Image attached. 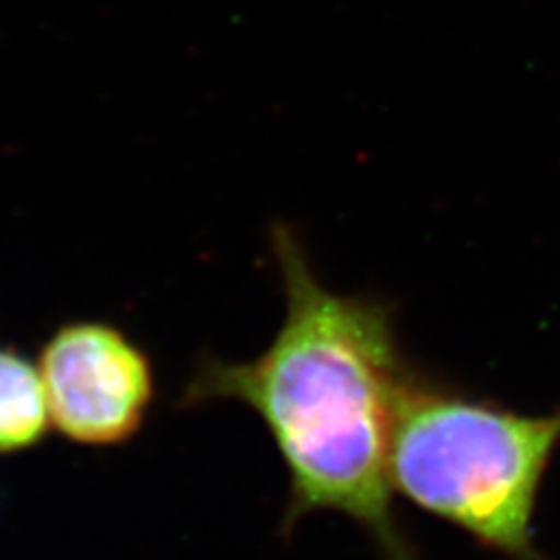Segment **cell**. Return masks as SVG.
<instances>
[{
  "label": "cell",
  "instance_id": "cell-1",
  "mask_svg": "<svg viewBox=\"0 0 560 560\" xmlns=\"http://www.w3.org/2000/svg\"><path fill=\"white\" fill-rule=\"evenodd\" d=\"M271 245L283 325L255 360L203 358L183 405L238 401L259 416L290 477L285 535L335 512L370 535L381 560H420L388 475L399 399L416 374L401 358L393 306L327 290L285 224L273 226Z\"/></svg>",
  "mask_w": 560,
  "mask_h": 560
},
{
  "label": "cell",
  "instance_id": "cell-2",
  "mask_svg": "<svg viewBox=\"0 0 560 560\" xmlns=\"http://www.w3.org/2000/svg\"><path fill=\"white\" fill-rule=\"evenodd\" d=\"M558 446L560 409L521 413L413 374L395 418L390 486L506 560H549L533 523Z\"/></svg>",
  "mask_w": 560,
  "mask_h": 560
},
{
  "label": "cell",
  "instance_id": "cell-3",
  "mask_svg": "<svg viewBox=\"0 0 560 560\" xmlns=\"http://www.w3.org/2000/svg\"><path fill=\"white\" fill-rule=\"evenodd\" d=\"M38 370L51 425L86 446L131 440L154 397L148 355L103 323L61 327L43 348Z\"/></svg>",
  "mask_w": 560,
  "mask_h": 560
},
{
  "label": "cell",
  "instance_id": "cell-4",
  "mask_svg": "<svg viewBox=\"0 0 560 560\" xmlns=\"http://www.w3.org/2000/svg\"><path fill=\"white\" fill-rule=\"evenodd\" d=\"M49 423L40 370L26 358L0 348V453L38 444Z\"/></svg>",
  "mask_w": 560,
  "mask_h": 560
}]
</instances>
